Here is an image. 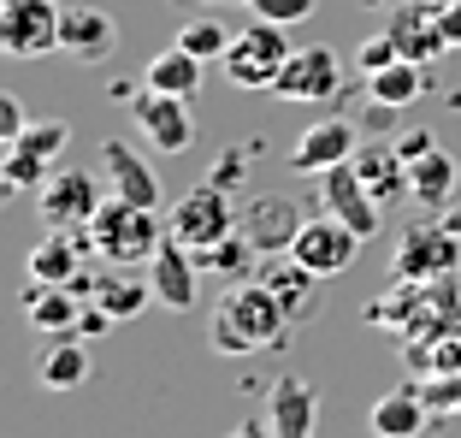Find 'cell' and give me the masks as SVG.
<instances>
[{"label":"cell","mask_w":461,"mask_h":438,"mask_svg":"<svg viewBox=\"0 0 461 438\" xmlns=\"http://www.w3.org/2000/svg\"><path fill=\"white\" fill-rule=\"evenodd\" d=\"M225 438H272V421H267V415H260V421H243V426H237V433H225Z\"/></svg>","instance_id":"39"},{"label":"cell","mask_w":461,"mask_h":438,"mask_svg":"<svg viewBox=\"0 0 461 438\" xmlns=\"http://www.w3.org/2000/svg\"><path fill=\"white\" fill-rule=\"evenodd\" d=\"M149 285H154V302H160V308L190 315L195 297H202V260H195V249L177 243V237H166V243L154 249V260H149Z\"/></svg>","instance_id":"11"},{"label":"cell","mask_w":461,"mask_h":438,"mask_svg":"<svg viewBox=\"0 0 461 438\" xmlns=\"http://www.w3.org/2000/svg\"><path fill=\"white\" fill-rule=\"evenodd\" d=\"M195 260H202V273H219L225 285H237V278H249V273L260 267V249L249 243V237H243V225H237V232L225 237V243H213L207 255H195Z\"/></svg>","instance_id":"29"},{"label":"cell","mask_w":461,"mask_h":438,"mask_svg":"<svg viewBox=\"0 0 461 438\" xmlns=\"http://www.w3.org/2000/svg\"><path fill=\"white\" fill-rule=\"evenodd\" d=\"M396 149H402V160L414 166L420 154H432V149H438V137H432V131H408V137H396Z\"/></svg>","instance_id":"37"},{"label":"cell","mask_w":461,"mask_h":438,"mask_svg":"<svg viewBox=\"0 0 461 438\" xmlns=\"http://www.w3.org/2000/svg\"><path fill=\"white\" fill-rule=\"evenodd\" d=\"M95 308H107L113 320H131V315H142L154 302V285L149 278H136L131 267H107V273H95Z\"/></svg>","instance_id":"26"},{"label":"cell","mask_w":461,"mask_h":438,"mask_svg":"<svg viewBox=\"0 0 461 438\" xmlns=\"http://www.w3.org/2000/svg\"><path fill=\"white\" fill-rule=\"evenodd\" d=\"M113 48H119V24H113L101 6H66V13H59V54L66 59L101 66Z\"/></svg>","instance_id":"15"},{"label":"cell","mask_w":461,"mask_h":438,"mask_svg":"<svg viewBox=\"0 0 461 438\" xmlns=\"http://www.w3.org/2000/svg\"><path fill=\"white\" fill-rule=\"evenodd\" d=\"M320 202H326V214L343 219L355 237H379L384 202L366 190V178L355 172V160H343V166H331V172H320Z\"/></svg>","instance_id":"9"},{"label":"cell","mask_w":461,"mask_h":438,"mask_svg":"<svg viewBox=\"0 0 461 438\" xmlns=\"http://www.w3.org/2000/svg\"><path fill=\"white\" fill-rule=\"evenodd\" d=\"M290 54H296V48H290V24L255 18V24L237 30V41H230V54L219 59V66H225V78L237 83V89H272Z\"/></svg>","instance_id":"3"},{"label":"cell","mask_w":461,"mask_h":438,"mask_svg":"<svg viewBox=\"0 0 461 438\" xmlns=\"http://www.w3.org/2000/svg\"><path fill=\"white\" fill-rule=\"evenodd\" d=\"M420 89H426V66H420V59H396V66H384V71L366 78V101H373V113H379V107L384 113L414 107Z\"/></svg>","instance_id":"25"},{"label":"cell","mask_w":461,"mask_h":438,"mask_svg":"<svg viewBox=\"0 0 461 438\" xmlns=\"http://www.w3.org/2000/svg\"><path fill=\"white\" fill-rule=\"evenodd\" d=\"M272 285V297L285 302V315L290 320H308L313 308H320V273H308L296 255H285V260H272L267 273H260Z\"/></svg>","instance_id":"24"},{"label":"cell","mask_w":461,"mask_h":438,"mask_svg":"<svg viewBox=\"0 0 461 438\" xmlns=\"http://www.w3.org/2000/svg\"><path fill=\"white\" fill-rule=\"evenodd\" d=\"M302 232V214L290 207V196H255V202L243 207V237L260 249V255H272V249H290V237Z\"/></svg>","instance_id":"19"},{"label":"cell","mask_w":461,"mask_h":438,"mask_svg":"<svg viewBox=\"0 0 461 438\" xmlns=\"http://www.w3.org/2000/svg\"><path fill=\"white\" fill-rule=\"evenodd\" d=\"M83 232H48L30 249V285H71L83 273Z\"/></svg>","instance_id":"23"},{"label":"cell","mask_w":461,"mask_h":438,"mask_svg":"<svg viewBox=\"0 0 461 438\" xmlns=\"http://www.w3.org/2000/svg\"><path fill=\"white\" fill-rule=\"evenodd\" d=\"M131 124L142 131V142L149 149H160V154H190V142H195V113H190V96H160V89H136L131 101Z\"/></svg>","instance_id":"6"},{"label":"cell","mask_w":461,"mask_h":438,"mask_svg":"<svg viewBox=\"0 0 461 438\" xmlns=\"http://www.w3.org/2000/svg\"><path fill=\"white\" fill-rule=\"evenodd\" d=\"M432 421L438 415L426 409L420 385H396V391H384V397L366 409V433L373 438H420Z\"/></svg>","instance_id":"18"},{"label":"cell","mask_w":461,"mask_h":438,"mask_svg":"<svg viewBox=\"0 0 461 438\" xmlns=\"http://www.w3.org/2000/svg\"><path fill=\"white\" fill-rule=\"evenodd\" d=\"M107 178H95V172H83V166H59L54 178L36 190V207H41V225L48 232H83L89 219L101 214V202H107Z\"/></svg>","instance_id":"5"},{"label":"cell","mask_w":461,"mask_h":438,"mask_svg":"<svg viewBox=\"0 0 461 438\" xmlns=\"http://www.w3.org/2000/svg\"><path fill=\"white\" fill-rule=\"evenodd\" d=\"M59 0H6L0 6V48L13 59L59 54Z\"/></svg>","instance_id":"8"},{"label":"cell","mask_w":461,"mask_h":438,"mask_svg":"<svg viewBox=\"0 0 461 438\" xmlns=\"http://www.w3.org/2000/svg\"><path fill=\"white\" fill-rule=\"evenodd\" d=\"M361 6H379V0H361Z\"/></svg>","instance_id":"41"},{"label":"cell","mask_w":461,"mask_h":438,"mask_svg":"<svg viewBox=\"0 0 461 438\" xmlns=\"http://www.w3.org/2000/svg\"><path fill=\"white\" fill-rule=\"evenodd\" d=\"M255 18H272V24H308L320 13V0H249Z\"/></svg>","instance_id":"34"},{"label":"cell","mask_w":461,"mask_h":438,"mask_svg":"<svg viewBox=\"0 0 461 438\" xmlns=\"http://www.w3.org/2000/svg\"><path fill=\"white\" fill-rule=\"evenodd\" d=\"M391 273L396 278H449V273H461V237L449 232V225L408 232L391 255Z\"/></svg>","instance_id":"12"},{"label":"cell","mask_w":461,"mask_h":438,"mask_svg":"<svg viewBox=\"0 0 461 438\" xmlns=\"http://www.w3.org/2000/svg\"><path fill=\"white\" fill-rule=\"evenodd\" d=\"M166 237H172V225L160 219V207H136L124 196H107L101 214L83 225V243L95 249L107 267H142V260H154V249Z\"/></svg>","instance_id":"2"},{"label":"cell","mask_w":461,"mask_h":438,"mask_svg":"<svg viewBox=\"0 0 461 438\" xmlns=\"http://www.w3.org/2000/svg\"><path fill=\"white\" fill-rule=\"evenodd\" d=\"M101 178H107L113 196L136 207H160V178H154V166L142 160V149H131L124 137H107L101 142Z\"/></svg>","instance_id":"14"},{"label":"cell","mask_w":461,"mask_h":438,"mask_svg":"<svg viewBox=\"0 0 461 438\" xmlns=\"http://www.w3.org/2000/svg\"><path fill=\"white\" fill-rule=\"evenodd\" d=\"M290 326L285 302L272 297L267 278H237L225 285V297L213 302V320H207V338H213L219 356H260V350H285Z\"/></svg>","instance_id":"1"},{"label":"cell","mask_w":461,"mask_h":438,"mask_svg":"<svg viewBox=\"0 0 461 438\" xmlns=\"http://www.w3.org/2000/svg\"><path fill=\"white\" fill-rule=\"evenodd\" d=\"M384 30H391V41L402 48V59H432L444 54V24H438V0H396L391 18H384Z\"/></svg>","instance_id":"17"},{"label":"cell","mask_w":461,"mask_h":438,"mask_svg":"<svg viewBox=\"0 0 461 438\" xmlns=\"http://www.w3.org/2000/svg\"><path fill=\"white\" fill-rule=\"evenodd\" d=\"M420 397H426V409H432V415H461V368L420 379Z\"/></svg>","instance_id":"32"},{"label":"cell","mask_w":461,"mask_h":438,"mask_svg":"<svg viewBox=\"0 0 461 438\" xmlns=\"http://www.w3.org/2000/svg\"><path fill=\"white\" fill-rule=\"evenodd\" d=\"M285 101H338L343 89V54L338 48H326V41H308V48H296V54L285 59V71H278V83H272Z\"/></svg>","instance_id":"10"},{"label":"cell","mask_w":461,"mask_h":438,"mask_svg":"<svg viewBox=\"0 0 461 438\" xmlns=\"http://www.w3.org/2000/svg\"><path fill=\"white\" fill-rule=\"evenodd\" d=\"M408 178H414V202L449 207V196H456V160H449L444 149H432V154H420V160L408 166Z\"/></svg>","instance_id":"28"},{"label":"cell","mask_w":461,"mask_h":438,"mask_svg":"<svg viewBox=\"0 0 461 438\" xmlns=\"http://www.w3.org/2000/svg\"><path fill=\"white\" fill-rule=\"evenodd\" d=\"M361 243H366V237H355L343 219L313 214V219H302V232L290 237L285 255H296L302 267H308V273H320V278H338V273H349V267H355Z\"/></svg>","instance_id":"7"},{"label":"cell","mask_w":461,"mask_h":438,"mask_svg":"<svg viewBox=\"0 0 461 438\" xmlns=\"http://www.w3.org/2000/svg\"><path fill=\"white\" fill-rule=\"evenodd\" d=\"M77 315H83V297L71 285H30L24 290V320L36 326V338H66V332H77Z\"/></svg>","instance_id":"21"},{"label":"cell","mask_w":461,"mask_h":438,"mask_svg":"<svg viewBox=\"0 0 461 438\" xmlns=\"http://www.w3.org/2000/svg\"><path fill=\"white\" fill-rule=\"evenodd\" d=\"M83 379H89V350H83L77 332L41 343V356H36V385L41 391H77Z\"/></svg>","instance_id":"22"},{"label":"cell","mask_w":461,"mask_h":438,"mask_svg":"<svg viewBox=\"0 0 461 438\" xmlns=\"http://www.w3.org/2000/svg\"><path fill=\"white\" fill-rule=\"evenodd\" d=\"M355 149H361V137H355V124L331 113V119L308 124V131L296 137V149H290V166H296V172H308V178H320V172H331V166L355 160Z\"/></svg>","instance_id":"13"},{"label":"cell","mask_w":461,"mask_h":438,"mask_svg":"<svg viewBox=\"0 0 461 438\" xmlns=\"http://www.w3.org/2000/svg\"><path fill=\"white\" fill-rule=\"evenodd\" d=\"M230 41H237V36H230L219 18H190V24L177 30V48H190L195 59H225Z\"/></svg>","instance_id":"31"},{"label":"cell","mask_w":461,"mask_h":438,"mask_svg":"<svg viewBox=\"0 0 461 438\" xmlns=\"http://www.w3.org/2000/svg\"><path fill=\"white\" fill-rule=\"evenodd\" d=\"M66 142H71V124L66 119H36V124H24V131H18V142H6V149H18L24 160L54 166L59 154H66Z\"/></svg>","instance_id":"30"},{"label":"cell","mask_w":461,"mask_h":438,"mask_svg":"<svg viewBox=\"0 0 461 438\" xmlns=\"http://www.w3.org/2000/svg\"><path fill=\"white\" fill-rule=\"evenodd\" d=\"M113 326L107 308H95V302H83V315H77V338H101V332Z\"/></svg>","instance_id":"36"},{"label":"cell","mask_w":461,"mask_h":438,"mask_svg":"<svg viewBox=\"0 0 461 438\" xmlns=\"http://www.w3.org/2000/svg\"><path fill=\"white\" fill-rule=\"evenodd\" d=\"M444 225H449V232H456V237H461V214H449V219H444Z\"/></svg>","instance_id":"40"},{"label":"cell","mask_w":461,"mask_h":438,"mask_svg":"<svg viewBox=\"0 0 461 438\" xmlns=\"http://www.w3.org/2000/svg\"><path fill=\"white\" fill-rule=\"evenodd\" d=\"M396 59H402V48L391 41V30H379V36H366L361 48H355V66H361V78H373V71L396 66Z\"/></svg>","instance_id":"33"},{"label":"cell","mask_w":461,"mask_h":438,"mask_svg":"<svg viewBox=\"0 0 461 438\" xmlns=\"http://www.w3.org/2000/svg\"><path fill=\"white\" fill-rule=\"evenodd\" d=\"M202 66L207 59H195L190 48H166V54H154L149 59V71H142V83H149V89H160V96H190L195 101V89H202Z\"/></svg>","instance_id":"27"},{"label":"cell","mask_w":461,"mask_h":438,"mask_svg":"<svg viewBox=\"0 0 461 438\" xmlns=\"http://www.w3.org/2000/svg\"><path fill=\"white\" fill-rule=\"evenodd\" d=\"M355 172L366 178V190L379 196V202L414 196V178H408V160H402L396 142H361V149H355Z\"/></svg>","instance_id":"20"},{"label":"cell","mask_w":461,"mask_h":438,"mask_svg":"<svg viewBox=\"0 0 461 438\" xmlns=\"http://www.w3.org/2000/svg\"><path fill=\"white\" fill-rule=\"evenodd\" d=\"M267 421H272V438H320V391L296 373L267 391Z\"/></svg>","instance_id":"16"},{"label":"cell","mask_w":461,"mask_h":438,"mask_svg":"<svg viewBox=\"0 0 461 438\" xmlns=\"http://www.w3.org/2000/svg\"><path fill=\"white\" fill-rule=\"evenodd\" d=\"M166 225H172L177 243H190L195 255H207L213 243H225V237L243 225V214L230 207V190H225V184L207 178V184H195L190 196H177V202H172V219H166Z\"/></svg>","instance_id":"4"},{"label":"cell","mask_w":461,"mask_h":438,"mask_svg":"<svg viewBox=\"0 0 461 438\" xmlns=\"http://www.w3.org/2000/svg\"><path fill=\"white\" fill-rule=\"evenodd\" d=\"M18 131H24V107H18V96H6V89H0V137L18 142Z\"/></svg>","instance_id":"35"},{"label":"cell","mask_w":461,"mask_h":438,"mask_svg":"<svg viewBox=\"0 0 461 438\" xmlns=\"http://www.w3.org/2000/svg\"><path fill=\"white\" fill-rule=\"evenodd\" d=\"M438 24H444L449 48H461V0H438Z\"/></svg>","instance_id":"38"}]
</instances>
